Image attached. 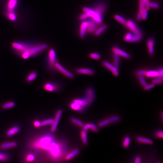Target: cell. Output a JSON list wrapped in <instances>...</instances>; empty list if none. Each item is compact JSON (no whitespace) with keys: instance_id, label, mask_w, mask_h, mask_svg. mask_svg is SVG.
<instances>
[{"instance_id":"ba28073f","label":"cell","mask_w":163,"mask_h":163,"mask_svg":"<svg viewBox=\"0 0 163 163\" xmlns=\"http://www.w3.org/2000/svg\"><path fill=\"white\" fill-rule=\"evenodd\" d=\"M55 68L63 74L64 75L66 76L71 78H73V74L69 71L66 70V69L63 67V66H62L61 64L58 63L56 62L55 64Z\"/></svg>"},{"instance_id":"277c9868","label":"cell","mask_w":163,"mask_h":163,"mask_svg":"<svg viewBox=\"0 0 163 163\" xmlns=\"http://www.w3.org/2000/svg\"><path fill=\"white\" fill-rule=\"evenodd\" d=\"M48 61L49 66L51 69L55 68V65L57 62V57L56 52L53 49H51L49 51L48 54Z\"/></svg>"},{"instance_id":"2e32d148","label":"cell","mask_w":163,"mask_h":163,"mask_svg":"<svg viewBox=\"0 0 163 163\" xmlns=\"http://www.w3.org/2000/svg\"><path fill=\"white\" fill-rule=\"evenodd\" d=\"M73 102L78 104L83 108L86 107L90 104L89 103L85 98L82 99H76L74 100Z\"/></svg>"},{"instance_id":"f546056e","label":"cell","mask_w":163,"mask_h":163,"mask_svg":"<svg viewBox=\"0 0 163 163\" xmlns=\"http://www.w3.org/2000/svg\"><path fill=\"white\" fill-rule=\"evenodd\" d=\"M8 17L12 21H15L16 20V16L13 11H8L7 14Z\"/></svg>"},{"instance_id":"8fae6325","label":"cell","mask_w":163,"mask_h":163,"mask_svg":"<svg viewBox=\"0 0 163 163\" xmlns=\"http://www.w3.org/2000/svg\"><path fill=\"white\" fill-rule=\"evenodd\" d=\"M103 64L107 68L111 71L113 74L115 76H118L119 75L118 70L117 69L115 66H113L111 64L107 61H104L103 62Z\"/></svg>"},{"instance_id":"9f6ffc18","label":"cell","mask_w":163,"mask_h":163,"mask_svg":"<svg viewBox=\"0 0 163 163\" xmlns=\"http://www.w3.org/2000/svg\"><path fill=\"white\" fill-rule=\"evenodd\" d=\"M34 125L36 127H38L41 126V123L39 121H36L34 122Z\"/></svg>"},{"instance_id":"cb8c5ba5","label":"cell","mask_w":163,"mask_h":163,"mask_svg":"<svg viewBox=\"0 0 163 163\" xmlns=\"http://www.w3.org/2000/svg\"><path fill=\"white\" fill-rule=\"evenodd\" d=\"M70 106L73 110L78 111H80L83 108L80 105L74 102L71 104Z\"/></svg>"},{"instance_id":"4dcf8cb0","label":"cell","mask_w":163,"mask_h":163,"mask_svg":"<svg viewBox=\"0 0 163 163\" xmlns=\"http://www.w3.org/2000/svg\"><path fill=\"white\" fill-rule=\"evenodd\" d=\"M53 120L52 119H48L45 120L41 123V126H45L48 125H51L53 123Z\"/></svg>"},{"instance_id":"f5cc1de1","label":"cell","mask_w":163,"mask_h":163,"mask_svg":"<svg viewBox=\"0 0 163 163\" xmlns=\"http://www.w3.org/2000/svg\"><path fill=\"white\" fill-rule=\"evenodd\" d=\"M90 127V124H87L85 125L83 127V130L87 131L88 129H89Z\"/></svg>"},{"instance_id":"52a82bcc","label":"cell","mask_w":163,"mask_h":163,"mask_svg":"<svg viewBox=\"0 0 163 163\" xmlns=\"http://www.w3.org/2000/svg\"><path fill=\"white\" fill-rule=\"evenodd\" d=\"M95 96L94 89L93 88H90L87 90L85 93V98L88 101L90 104L93 102Z\"/></svg>"},{"instance_id":"7c38bea8","label":"cell","mask_w":163,"mask_h":163,"mask_svg":"<svg viewBox=\"0 0 163 163\" xmlns=\"http://www.w3.org/2000/svg\"><path fill=\"white\" fill-rule=\"evenodd\" d=\"M87 21H83L81 24L79 36L81 38H84L87 32Z\"/></svg>"},{"instance_id":"681fc988","label":"cell","mask_w":163,"mask_h":163,"mask_svg":"<svg viewBox=\"0 0 163 163\" xmlns=\"http://www.w3.org/2000/svg\"><path fill=\"white\" fill-rule=\"evenodd\" d=\"M142 13L143 11H139L137 15L136 19L138 21H140L142 19Z\"/></svg>"},{"instance_id":"d4e9b609","label":"cell","mask_w":163,"mask_h":163,"mask_svg":"<svg viewBox=\"0 0 163 163\" xmlns=\"http://www.w3.org/2000/svg\"><path fill=\"white\" fill-rule=\"evenodd\" d=\"M44 88L46 90L49 92H52L55 90V86L52 83H48L44 85Z\"/></svg>"},{"instance_id":"ac0fdd59","label":"cell","mask_w":163,"mask_h":163,"mask_svg":"<svg viewBox=\"0 0 163 163\" xmlns=\"http://www.w3.org/2000/svg\"><path fill=\"white\" fill-rule=\"evenodd\" d=\"M20 128L19 127L15 126L13 127L9 130L6 133V134L8 136H11L16 134L19 131Z\"/></svg>"},{"instance_id":"d6986e66","label":"cell","mask_w":163,"mask_h":163,"mask_svg":"<svg viewBox=\"0 0 163 163\" xmlns=\"http://www.w3.org/2000/svg\"><path fill=\"white\" fill-rule=\"evenodd\" d=\"M137 140L139 142L146 143V144H151L153 143V142L151 140L143 137H138L137 138Z\"/></svg>"},{"instance_id":"836d02e7","label":"cell","mask_w":163,"mask_h":163,"mask_svg":"<svg viewBox=\"0 0 163 163\" xmlns=\"http://www.w3.org/2000/svg\"><path fill=\"white\" fill-rule=\"evenodd\" d=\"M90 57L91 58L95 60L99 59L101 57V55L97 53H92L90 55Z\"/></svg>"},{"instance_id":"8d00e7d4","label":"cell","mask_w":163,"mask_h":163,"mask_svg":"<svg viewBox=\"0 0 163 163\" xmlns=\"http://www.w3.org/2000/svg\"><path fill=\"white\" fill-rule=\"evenodd\" d=\"M147 71L144 70H139L136 72L135 74L137 76H143L146 75Z\"/></svg>"},{"instance_id":"e575fe53","label":"cell","mask_w":163,"mask_h":163,"mask_svg":"<svg viewBox=\"0 0 163 163\" xmlns=\"http://www.w3.org/2000/svg\"><path fill=\"white\" fill-rule=\"evenodd\" d=\"M110 122V121L109 119H106L100 122L99 124V126L100 127H103L105 126L108 125Z\"/></svg>"},{"instance_id":"44dd1931","label":"cell","mask_w":163,"mask_h":163,"mask_svg":"<svg viewBox=\"0 0 163 163\" xmlns=\"http://www.w3.org/2000/svg\"><path fill=\"white\" fill-rule=\"evenodd\" d=\"M146 75L149 78H155V77L158 76V73L157 71H147Z\"/></svg>"},{"instance_id":"c3c4849f","label":"cell","mask_w":163,"mask_h":163,"mask_svg":"<svg viewBox=\"0 0 163 163\" xmlns=\"http://www.w3.org/2000/svg\"><path fill=\"white\" fill-rule=\"evenodd\" d=\"M120 119V117L118 116H114L110 118V122H114L118 121Z\"/></svg>"},{"instance_id":"816d5d0a","label":"cell","mask_w":163,"mask_h":163,"mask_svg":"<svg viewBox=\"0 0 163 163\" xmlns=\"http://www.w3.org/2000/svg\"><path fill=\"white\" fill-rule=\"evenodd\" d=\"M156 136L158 138H162L163 137V132L162 131H159L156 133Z\"/></svg>"},{"instance_id":"3957f363","label":"cell","mask_w":163,"mask_h":163,"mask_svg":"<svg viewBox=\"0 0 163 163\" xmlns=\"http://www.w3.org/2000/svg\"><path fill=\"white\" fill-rule=\"evenodd\" d=\"M125 27L131 31L133 34L142 35V31L133 20H129L126 21Z\"/></svg>"},{"instance_id":"4fadbf2b","label":"cell","mask_w":163,"mask_h":163,"mask_svg":"<svg viewBox=\"0 0 163 163\" xmlns=\"http://www.w3.org/2000/svg\"><path fill=\"white\" fill-rule=\"evenodd\" d=\"M77 72L80 74H85L87 75H92L94 74V71L93 69L89 68H82L77 69Z\"/></svg>"},{"instance_id":"ffe728a7","label":"cell","mask_w":163,"mask_h":163,"mask_svg":"<svg viewBox=\"0 0 163 163\" xmlns=\"http://www.w3.org/2000/svg\"><path fill=\"white\" fill-rule=\"evenodd\" d=\"M16 146V143H15V142H8V143H3V144L1 145V147L2 148L6 149L15 147Z\"/></svg>"},{"instance_id":"1f68e13d","label":"cell","mask_w":163,"mask_h":163,"mask_svg":"<svg viewBox=\"0 0 163 163\" xmlns=\"http://www.w3.org/2000/svg\"><path fill=\"white\" fill-rule=\"evenodd\" d=\"M130 143V138L129 137L127 136L125 138V139L123 142V146L125 148H127L129 146Z\"/></svg>"},{"instance_id":"ee69618b","label":"cell","mask_w":163,"mask_h":163,"mask_svg":"<svg viewBox=\"0 0 163 163\" xmlns=\"http://www.w3.org/2000/svg\"><path fill=\"white\" fill-rule=\"evenodd\" d=\"M148 10L145 8L143 10V13H142V19L143 20H146L147 19L148 17Z\"/></svg>"},{"instance_id":"60d3db41","label":"cell","mask_w":163,"mask_h":163,"mask_svg":"<svg viewBox=\"0 0 163 163\" xmlns=\"http://www.w3.org/2000/svg\"><path fill=\"white\" fill-rule=\"evenodd\" d=\"M144 2L145 8L148 10H149L150 8V0H143Z\"/></svg>"},{"instance_id":"5b68a950","label":"cell","mask_w":163,"mask_h":163,"mask_svg":"<svg viewBox=\"0 0 163 163\" xmlns=\"http://www.w3.org/2000/svg\"><path fill=\"white\" fill-rule=\"evenodd\" d=\"M92 9L102 16L107 9V6L105 2H99L94 5Z\"/></svg>"},{"instance_id":"f1b7e54d","label":"cell","mask_w":163,"mask_h":163,"mask_svg":"<svg viewBox=\"0 0 163 163\" xmlns=\"http://www.w3.org/2000/svg\"><path fill=\"white\" fill-rule=\"evenodd\" d=\"M81 135L82 140H83V143L85 145L88 144V140H87L86 131L84 130L81 133Z\"/></svg>"},{"instance_id":"e0dca14e","label":"cell","mask_w":163,"mask_h":163,"mask_svg":"<svg viewBox=\"0 0 163 163\" xmlns=\"http://www.w3.org/2000/svg\"><path fill=\"white\" fill-rule=\"evenodd\" d=\"M107 25H104L100 27L99 28H97L96 31L94 32L96 36H99L101 35L102 33H103L107 29Z\"/></svg>"},{"instance_id":"f35d334b","label":"cell","mask_w":163,"mask_h":163,"mask_svg":"<svg viewBox=\"0 0 163 163\" xmlns=\"http://www.w3.org/2000/svg\"><path fill=\"white\" fill-rule=\"evenodd\" d=\"M88 18H89V16L88 14L86 13H84L80 15L79 17V19L80 20H83Z\"/></svg>"},{"instance_id":"ab89813d","label":"cell","mask_w":163,"mask_h":163,"mask_svg":"<svg viewBox=\"0 0 163 163\" xmlns=\"http://www.w3.org/2000/svg\"><path fill=\"white\" fill-rule=\"evenodd\" d=\"M8 157L7 155L0 153V161H5L8 159Z\"/></svg>"},{"instance_id":"4316f807","label":"cell","mask_w":163,"mask_h":163,"mask_svg":"<svg viewBox=\"0 0 163 163\" xmlns=\"http://www.w3.org/2000/svg\"><path fill=\"white\" fill-rule=\"evenodd\" d=\"M153 83L155 85L161 84L163 83V77L157 76L154 78V79L152 80Z\"/></svg>"},{"instance_id":"7bdbcfd3","label":"cell","mask_w":163,"mask_h":163,"mask_svg":"<svg viewBox=\"0 0 163 163\" xmlns=\"http://www.w3.org/2000/svg\"><path fill=\"white\" fill-rule=\"evenodd\" d=\"M90 128L94 132H97L98 130V128L94 124H91Z\"/></svg>"},{"instance_id":"30bf717a","label":"cell","mask_w":163,"mask_h":163,"mask_svg":"<svg viewBox=\"0 0 163 163\" xmlns=\"http://www.w3.org/2000/svg\"><path fill=\"white\" fill-rule=\"evenodd\" d=\"M112 51L114 53H116L119 56H121L125 58L129 59L131 57L130 55L129 54L125 52V51H123V50L120 49L119 47H113Z\"/></svg>"},{"instance_id":"5bb4252c","label":"cell","mask_w":163,"mask_h":163,"mask_svg":"<svg viewBox=\"0 0 163 163\" xmlns=\"http://www.w3.org/2000/svg\"><path fill=\"white\" fill-rule=\"evenodd\" d=\"M155 43V39L153 38H150L147 41V45L148 47L149 52L151 56L154 54V47Z\"/></svg>"},{"instance_id":"d590c367","label":"cell","mask_w":163,"mask_h":163,"mask_svg":"<svg viewBox=\"0 0 163 163\" xmlns=\"http://www.w3.org/2000/svg\"><path fill=\"white\" fill-rule=\"evenodd\" d=\"M71 120L72 122L79 125V126H83V123L81 121H80V120L74 118H72Z\"/></svg>"},{"instance_id":"83f0119b","label":"cell","mask_w":163,"mask_h":163,"mask_svg":"<svg viewBox=\"0 0 163 163\" xmlns=\"http://www.w3.org/2000/svg\"><path fill=\"white\" fill-rule=\"evenodd\" d=\"M114 54V66L118 70L119 66V56L116 53Z\"/></svg>"},{"instance_id":"d6a6232c","label":"cell","mask_w":163,"mask_h":163,"mask_svg":"<svg viewBox=\"0 0 163 163\" xmlns=\"http://www.w3.org/2000/svg\"><path fill=\"white\" fill-rule=\"evenodd\" d=\"M15 104L14 102H9L4 104L2 106V107L4 109H8L11 108L15 106Z\"/></svg>"},{"instance_id":"f907efd6","label":"cell","mask_w":163,"mask_h":163,"mask_svg":"<svg viewBox=\"0 0 163 163\" xmlns=\"http://www.w3.org/2000/svg\"><path fill=\"white\" fill-rule=\"evenodd\" d=\"M34 155H32V154L28 155L27 158V160L29 162L33 161V160H34Z\"/></svg>"},{"instance_id":"6f0895ef","label":"cell","mask_w":163,"mask_h":163,"mask_svg":"<svg viewBox=\"0 0 163 163\" xmlns=\"http://www.w3.org/2000/svg\"><path fill=\"white\" fill-rule=\"evenodd\" d=\"M163 113H162V118H163Z\"/></svg>"},{"instance_id":"6da1fadb","label":"cell","mask_w":163,"mask_h":163,"mask_svg":"<svg viewBox=\"0 0 163 163\" xmlns=\"http://www.w3.org/2000/svg\"><path fill=\"white\" fill-rule=\"evenodd\" d=\"M12 46L17 52L24 59L39 54L47 47L45 44L35 45L20 42H13Z\"/></svg>"},{"instance_id":"b9f144b4","label":"cell","mask_w":163,"mask_h":163,"mask_svg":"<svg viewBox=\"0 0 163 163\" xmlns=\"http://www.w3.org/2000/svg\"><path fill=\"white\" fill-rule=\"evenodd\" d=\"M145 9L143 0H139V11H143Z\"/></svg>"},{"instance_id":"db71d44e","label":"cell","mask_w":163,"mask_h":163,"mask_svg":"<svg viewBox=\"0 0 163 163\" xmlns=\"http://www.w3.org/2000/svg\"><path fill=\"white\" fill-rule=\"evenodd\" d=\"M158 73V76L163 77V70L162 68L161 69L157 71Z\"/></svg>"},{"instance_id":"8992f818","label":"cell","mask_w":163,"mask_h":163,"mask_svg":"<svg viewBox=\"0 0 163 163\" xmlns=\"http://www.w3.org/2000/svg\"><path fill=\"white\" fill-rule=\"evenodd\" d=\"M87 32L88 33H94L98 28V23L91 18L87 20Z\"/></svg>"},{"instance_id":"603a6c76","label":"cell","mask_w":163,"mask_h":163,"mask_svg":"<svg viewBox=\"0 0 163 163\" xmlns=\"http://www.w3.org/2000/svg\"><path fill=\"white\" fill-rule=\"evenodd\" d=\"M115 18L117 21L120 23V24L125 25L126 22V20L122 17L120 16V15H115Z\"/></svg>"},{"instance_id":"74e56055","label":"cell","mask_w":163,"mask_h":163,"mask_svg":"<svg viewBox=\"0 0 163 163\" xmlns=\"http://www.w3.org/2000/svg\"><path fill=\"white\" fill-rule=\"evenodd\" d=\"M133 35V34L131 33H127L126 35L124 37V39L125 41L129 42V41L131 39Z\"/></svg>"},{"instance_id":"9c48e42d","label":"cell","mask_w":163,"mask_h":163,"mask_svg":"<svg viewBox=\"0 0 163 163\" xmlns=\"http://www.w3.org/2000/svg\"><path fill=\"white\" fill-rule=\"evenodd\" d=\"M62 114V111L61 110H58L56 113L55 119L53 120V123H52V127H51V131L54 132L56 131L59 121L61 119Z\"/></svg>"},{"instance_id":"9a60e30c","label":"cell","mask_w":163,"mask_h":163,"mask_svg":"<svg viewBox=\"0 0 163 163\" xmlns=\"http://www.w3.org/2000/svg\"><path fill=\"white\" fill-rule=\"evenodd\" d=\"M17 4V0H9L7 5L8 11H13L16 8Z\"/></svg>"},{"instance_id":"7a4b0ae2","label":"cell","mask_w":163,"mask_h":163,"mask_svg":"<svg viewBox=\"0 0 163 163\" xmlns=\"http://www.w3.org/2000/svg\"><path fill=\"white\" fill-rule=\"evenodd\" d=\"M83 12L88 14L89 17H91L98 24H101L103 20L102 16L98 13L92 9L85 7L83 9Z\"/></svg>"},{"instance_id":"484cf974","label":"cell","mask_w":163,"mask_h":163,"mask_svg":"<svg viewBox=\"0 0 163 163\" xmlns=\"http://www.w3.org/2000/svg\"><path fill=\"white\" fill-rule=\"evenodd\" d=\"M37 73L36 72H33L29 74L27 78V80L28 82H30L34 80L36 78Z\"/></svg>"},{"instance_id":"11a10c76","label":"cell","mask_w":163,"mask_h":163,"mask_svg":"<svg viewBox=\"0 0 163 163\" xmlns=\"http://www.w3.org/2000/svg\"><path fill=\"white\" fill-rule=\"evenodd\" d=\"M141 162V160L139 157H137L135 158L134 160L135 163H140Z\"/></svg>"},{"instance_id":"7402d4cb","label":"cell","mask_w":163,"mask_h":163,"mask_svg":"<svg viewBox=\"0 0 163 163\" xmlns=\"http://www.w3.org/2000/svg\"><path fill=\"white\" fill-rule=\"evenodd\" d=\"M79 150L78 149H75L74 150L72 151L70 153L68 154L67 156H66V159L67 160H70L73 157H74V156H76L79 153Z\"/></svg>"},{"instance_id":"7dc6e473","label":"cell","mask_w":163,"mask_h":163,"mask_svg":"<svg viewBox=\"0 0 163 163\" xmlns=\"http://www.w3.org/2000/svg\"><path fill=\"white\" fill-rule=\"evenodd\" d=\"M139 80L141 83H142V85L143 87L146 86L147 85V83H146V80H145L143 76H139Z\"/></svg>"},{"instance_id":"bcb514c9","label":"cell","mask_w":163,"mask_h":163,"mask_svg":"<svg viewBox=\"0 0 163 163\" xmlns=\"http://www.w3.org/2000/svg\"><path fill=\"white\" fill-rule=\"evenodd\" d=\"M155 85L153 83H151V84L148 85H146V86L144 87V89L146 90H148L152 88H153L155 87Z\"/></svg>"},{"instance_id":"f6af8a7d","label":"cell","mask_w":163,"mask_h":163,"mask_svg":"<svg viewBox=\"0 0 163 163\" xmlns=\"http://www.w3.org/2000/svg\"><path fill=\"white\" fill-rule=\"evenodd\" d=\"M150 8L151 7L155 9H158L160 7V6H159L158 4L155 3V2H150Z\"/></svg>"}]
</instances>
